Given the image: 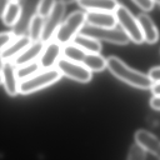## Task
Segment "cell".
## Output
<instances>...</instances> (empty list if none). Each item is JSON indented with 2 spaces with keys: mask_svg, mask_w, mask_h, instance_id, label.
<instances>
[{
  "mask_svg": "<svg viewBox=\"0 0 160 160\" xmlns=\"http://www.w3.org/2000/svg\"><path fill=\"white\" fill-rule=\"evenodd\" d=\"M106 67L115 77L134 88L148 89L154 84L148 75L131 68L116 56L106 59Z\"/></svg>",
  "mask_w": 160,
  "mask_h": 160,
  "instance_id": "cell-1",
  "label": "cell"
},
{
  "mask_svg": "<svg viewBox=\"0 0 160 160\" xmlns=\"http://www.w3.org/2000/svg\"><path fill=\"white\" fill-rule=\"evenodd\" d=\"M85 22L86 13L80 11L71 13L59 27L55 34V41L61 46L69 44L79 34Z\"/></svg>",
  "mask_w": 160,
  "mask_h": 160,
  "instance_id": "cell-2",
  "label": "cell"
},
{
  "mask_svg": "<svg viewBox=\"0 0 160 160\" xmlns=\"http://www.w3.org/2000/svg\"><path fill=\"white\" fill-rule=\"evenodd\" d=\"M62 74L56 68L39 71L31 77L19 82L18 92L27 94L57 82Z\"/></svg>",
  "mask_w": 160,
  "mask_h": 160,
  "instance_id": "cell-3",
  "label": "cell"
},
{
  "mask_svg": "<svg viewBox=\"0 0 160 160\" xmlns=\"http://www.w3.org/2000/svg\"><path fill=\"white\" fill-rule=\"evenodd\" d=\"M79 34L89 36L97 41L102 40L119 45L127 44L129 39L125 32L118 28H101L84 24Z\"/></svg>",
  "mask_w": 160,
  "mask_h": 160,
  "instance_id": "cell-4",
  "label": "cell"
},
{
  "mask_svg": "<svg viewBox=\"0 0 160 160\" xmlns=\"http://www.w3.org/2000/svg\"><path fill=\"white\" fill-rule=\"evenodd\" d=\"M115 16L122 31L129 39L136 44H141L144 41L142 31L139 22L131 11L125 6L119 5L115 11Z\"/></svg>",
  "mask_w": 160,
  "mask_h": 160,
  "instance_id": "cell-5",
  "label": "cell"
},
{
  "mask_svg": "<svg viewBox=\"0 0 160 160\" xmlns=\"http://www.w3.org/2000/svg\"><path fill=\"white\" fill-rule=\"evenodd\" d=\"M66 11V4L62 1H56L54 7L44 20L42 32L40 41L43 43H48L55 35L61 24L62 19Z\"/></svg>",
  "mask_w": 160,
  "mask_h": 160,
  "instance_id": "cell-6",
  "label": "cell"
},
{
  "mask_svg": "<svg viewBox=\"0 0 160 160\" xmlns=\"http://www.w3.org/2000/svg\"><path fill=\"white\" fill-rule=\"evenodd\" d=\"M56 66L62 75L76 81L86 83L91 80V72L81 63L70 61L62 58H59Z\"/></svg>",
  "mask_w": 160,
  "mask_h": 160,
  "instance_id": "cell-7",
  "label": "cell"
},
{
  "mask_svg": "<svg viewBox=\"0 0 160 160\" xmlns=\"http://www.w3.org/2000/svg\"><path fill=\"white\" fill-rule=\"evenodd\" d=\"M38 2V1H23L20 2L21 6V14L17 22L13 26L12 32H11L14 38L24 36L28 31L32 18L37 14Z\"/></svg>",
  "mask_w": 160,
  "mask_h": 160,
  "instance_id": "cell-8",
  "label": "cell"
},
{
  "mask_svg": "<svg viewBox=\"0 0 160 160\" xmlns=\"http://www.w3.org/2000/svg\"><path fill=\"white\" fill-rule=\"evenodd\" d=\"M62 52V46L56 41L48 42L39 56L38 62L41 70L53 68L56 64Z\"/></svg>",
  "mask_w": 160,
  "mask_h": 160,
  "instance_id": "cell-9",
  "label": "cell"
},
{
  "mask_svg": "<svg viewBox=\"0 0 160 160\" xmlns=\"http://www.w3.org/2000/svg\"><path fill=\"white\" fill-rule=\"evenodd\" d=\"M136 144L139 146L146 152L153 154L160 160V140L149 131L145 129H139L134 134Z\"/></svg>",
  "mask_w": 160,
  "mask_h": 160,
  "instance_id": "cell-10",
  "label": "cell"
},
{
  "mask_svg": "<svg viewBox=\"0 0 160 160\" xmlns=\"http://www.w3.org/2000/svg\"><path fill=\"white\" fill-rule=\"evenodd\" d=\"M31 42L28 36L24 35L15 38L8 46L0 51V60L2 62L12 61Z\"/></svg>",
  "mask_w": 160,
  "mask_h": 160,
  "instance_id": "cell-11",
  "label": "cell"
},
{
  "mask_svg": "<svg viewBox=\"0 0 160 160\" xmlns=\"http://www.w3.org/2000/svg\"><path fill=\"white\" fill-rule=\"evenodd\" d=\"M45 44L39 41L32 42L21 54L14 58L12 62L14 66L20 67L36 61L44 49Z\"/></svg>",
  "mask_w": 160,
  "mask_h": 160,
  "instance_id": "cell-12",
  "label": "cell"
},
{
  "mask_svg": "<svg viewBox=\"0 0 160 160\" xmlns=\"http://www.w3.org/2000/svg\"><path fill=\"white\" fill-rule=\"evenodd\" d=\"M86 21L90 26L101 28H114L117 24L115 14L106 12L88 11L86 13Z\"/></svg>",
  "mask_w": 160,
  "mask_h": 160,
  "instance_id": "cell-13",
  "label": "cell"
},
{
  "mask_svg": "<svg viewBox=\"0 0 160 160\" xmlns=\"http://www.w3.org/2000/svg\"><path fill=\"white\" fill-rule=\"evenodd\" d=\"M2 82L7 93L11 96H14L18 93V84L15 66L12 61L2 62Z\"/></svg>",
  "mask_w": 160,
  "mask_h": 160,
  "instance_id": "cell-14",
  "label": "cell"
},
{
  "mask_svg": "<svg viewBox=\"0 0 160 160\" xmlns=\"http://www.w3.org/2000/svg\"><path fill=\"white\" fill-rule=\"evenodd\" d=\"M140 26L144 41L149 44H154L158 41V30L152 19L147 14L141 13L137 17Z\"/></svg>",
  "mask_w": 160,
  "mask_h": 160,
  "instance_id": "cell-15",
  "label": "cell"
},
{
  "mask_svg": "<svg viewBox=\"0 0 160 160\" xmlns=\"http://www.w3.org/2000/svg\"><path fill=\"white\" fill-rule=\"evenodd\" d=\"M76 2L78 5L88 11L95 12H115L119 4L113 0H81Z\"/></svg>",
  "mask_w": 160,
  "mask_h": 160,
  "instance_id": "cell-16",
  "label": "cell"
},
{
  "mask_svg": "<svg viewBox=\"0 0 160 160\" xmlns=\"http://www.w3.org/2000/svg\"><path fill=\"white\" fill-rule=\"evenodd\" d=\"M72 41V44L79 47L86 53L99 54L101 50L99 41L82 34H77Z\"/></svg>",
  "mask_w": 160,
  "mask_h": 160,
  "instance_id": "cell-17",
  "label": "cell"
},
{
  "mask_svg": "<svg viewBox=\"0 0 160 160\" xmlns=\"http://www.w3.org/2000/svg\"><path fill=\"white\" fill-rule=\"evenodd\" d=\"M21 11L19 1H9L5 12L2 17L4 23L8 26H14L17 22Z\"/></svg>",
  "mask_w": 160,
  "mask_h": 160,
  "instance_id": "cell-18",
  "label": "cell"
},
{
  "mask_svg": "<svg viewBox=\"0 0 160 160\" xmlns=\"http://www.w3.org/2000/svg\"><path fill=\"white\" fill-rule=\"evenodd\" d=\"M81 64L91 72H100L106 68V59L99 54L86 53Z\"/></svg>",
  "mask_w": 160,
  "mask_h": 160,
  "instance_id": "cell-19",
  "label": "cell"
},
{
  "mask_svg": "<svg viewBox=\"0 0 160 160\" xmlns=\"http://www.w3.org/2000/svg\"><path fill=\"white\" fill-rule=\"evenodd\" d=\"M63 58L74 62L81 63L86 52L78 46L69 43L62 48Z\"/></svg>",
  "mask_w": 160,
  "mask_h": 160,
  "instance_id": "cell-20",
  "label": "cell"
},
{
  "mask_svg": "<svg viewBox=\"0 0 160 160\" xmlns=\"http://www.w3.org/2000/svg\"><path fill=\"white\" fill-rule=\"evenodd\" d=\"M44 22V18L37 14L32 18L28 29V36L32 42L40 41Z\"/></svg>",
  "mask_w": 160,
  "mask_h": 160,
  "instance_id": "cell-21",
  "label": "cell"
},
{
  "mask_svg": "<svg viewBox=\"0 0 160 160\" xmlns=\"http://www.w3.org/2000/svg\"><path fill=\"white\" fill-rule=\"evenodd\" d=\"M41 69L38 61H34L26 65L18 67L16 69V74L19 82L25 80L39 72Z\"/></svg>",
  "mask_w": 160,
  "mask_h": 160,
  "instance_id": "cell-22",
  "label": "cell"
},
{
  "mask_svg": "<svg viewBox=\"0 0 160 160\" xmlns=\"http://www.w3.org/2000/svg\"><path fill=\"white\" fill-rule=\"evenodd\" d=\"M56 1L42 0L39 1L37 8V14L42 18H47L51 13Z\"/></svg>",
  "mask_w": 160,
  "mask_h": 160,
  "instance_id": "cell-23",
  "label": "cell"
},
{
  "mask_svg": "<svg viewBox=\"0 0 160 160\" xmlns=\"http://www.w3.org/2000/svg\"><path fill=\"white\" fill-rule=\"evenodd\" d=\"M146 151L136 144H132L129 150L127 160H146Z\"/></svg>",
  "mask_w": 160,
  "mask_h": 160,
  "instance_id": "cell-24",
  "label": "cell"
},
{
  "mask_svg": "<svg viewBox=\"0 0 160 160\" xmlns=\"http://www.w3.org/2000/svg\"><path fill=\"white\" fill-rule=\"evenodd\" d=\"M14 39V36L12 32H6L0 33V51L8 46Z\"/></svg>",
  "mask_w": 160,
  "mask_h": 160,
  "instance_id": "cell-25",
  "label": "cell"
},
{
  "mask_svg": "<svg viewBox=\"0 0 160 160\" xmlns=\"http://www.w3.org/2000/svg\"><path fill=\"white\" fill-rule=\"evenodd\" d=\"M132 2L137 6L139 8L144 11H151L154 6L155 2L153 1H142V0H134Z\"/></svg>",
  "mask_w": 160,
  "mask_h": 160,
  "instance_id": "cell-26",
  "label": "cell"
},
{
  "mask_svg": "<svg viewBox=\"0 0 160 160\" xmlns=\"http://www.w3.org/2000/svg\"><path fill=\"white\" fill-rule=\"evenodd\" d=\"M148 76L154 83L160 82V67H155L150 69Z\"/></svg>",
  "mask_w": 160,
  "mask_h": 160,
  "instance_id": "cell-27",
  "label": "cell"
},
{
  "mask_svg": "<svg viewBox=\"0 0 160 160\" xmlns=\"http://www.w3.org/2000/svg\"><path fill=\"white\" fill-rule=\"evenodd\" d=\"M150 106L157 111H160V95L154 96L149 101Z\"/></svg>",
  "mask_w": 160,
  "mask_h": 160,
  "instance_id": "cell-28",
  "label": "cell"
},
{
  "mask_svg": "<svg viewBox=\"0 0 160 160\" xmlns=\"http://www.w3.org/2000/svg\"><path fill=\"white\" fill-rule=\"evenodd\" d=\"M151 89L152 93L154 96L160 95V82L154 83Z\"/></svg>",
  "mask_w": 160,
  "mask_h": 160,
  "instance_id": "cell-29",
  "label": "cell"
},
{
  "mask_svg": "<svg viewBox=\"0 0 160 160\" xmlns=\"http://www.w3.org/2000/svg\"><path fill=\"white\" fill-rule=\"evenodd\" d=\"M9 1H0V17H2Z\"/></svg>",
  "mask_w": 160,
  "mask_h": 160,
  "instance_id": "cell-30",
  "label": "cell"
},
{
  "mask_svg": "<svg viewBox=\"0 0 160 160\" xmlns=\"http://www.w3.org/2000/svg\"><path fill=\"white\" fill-rule=\"evenodd\" d=\"M2 83V71L1 68H0V84Z\"/></svg>",
  "mask_w": 160,
  "mask_h": 160,
  "instance_id": "cell-31",
  "label": "cell"
},
{
  "mask_svg": "<svg viewBox=\"0 0 160 160\" xmlns=\"http://www.w3.org/2000/svg\"><path fill=\"white\" fill-rule=\"evenodd\" d=\"M154 2H155V3H158V4L160 5V1H154Z\"/></svg>",
  "mask_w": 160,
  "mask_h": 160,
  "instance_id": "cell-32",
  "label": "cell"
}]
</instances>
